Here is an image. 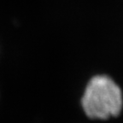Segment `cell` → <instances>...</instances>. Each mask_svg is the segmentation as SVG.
<instances>
[{"label": "cell", "mask_w": 123, "mask_h": 123, "mask_svg": "<svg viewBox=\"0 0 123 123\" xmlns=\"http://www.w3.org/2000/svg\"><path fill=\"white\" fill-rule=\"evenodd\" d=\"M81 104L88 117L107 120L121 113L123 106L122 92L110 77L98 75L87 84Z\"/></svg>", "instance_id": "6da1fadb"}]
</instances>
